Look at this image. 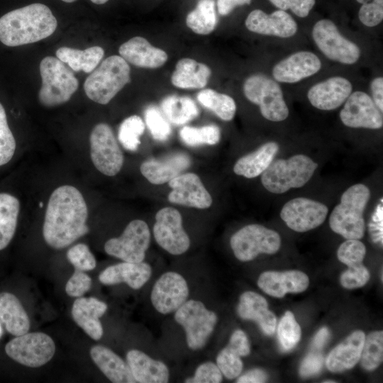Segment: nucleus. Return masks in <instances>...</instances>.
I'll return each instance as SVG.
<instances>
[{
  "instance_id": "nucleus-58",
  "label": "nucleus",
  "mask_w": 383,
  "mask_h": 383,
  "mask_svg": "<svg viewBox=\"0 0 383 383\" xmlns=\"http://www.w3.org/2000/svg\"><path fill=\"white\" fill-rule=\"evenodd\" d=\"M330 336L329 331L327 328H321L314 336L313 340V347L316 349L322 348L327 343Z\"/></svg>"
},
{
  "instance_id": "nucleus-9",
  "label": "nucleus",
  "mask_w": 383,
  "mask_h": 383,
  "mask_svg": "<svg viewBox=\"0 0 383 383\" xmlns=\"http://www.w3.org/2000/svg\"><path fill=\"white\" fill-rule=\"evenodd\" d=\"M230 245L238 260L248 262L262 253H276L281 245V238L277 232L262 225L250 224L233 234Z\"/></svg>"
},
{
  "instance_id": "nucleus-3",
  "label": "nucleus",
  "mask_w": 383,
  "mask_h": 383,
  "mask_svg": "<svg viewBox=\"0 0 383 383\" xmlns=\"http://www.w3.org/2000/svg\"><path fill=\"white\" fill-rule=\"evenodd\" d=\"M370 198V191L365 184L350 186L330 215L331 230L345 239H361L365 231L363 213Z\"/></svg>"
},
{
  "instance_id": "nucleus-30",
  "label": "nucleus",
  "mask_w": 383,
  "mask_h": 383,
  "mask_svg": "<svg viewBox=\"0 0 383 383\" xmlns=\"http://www.w3.org/2000/svg\"><path fill=\"white\" fill-rule=\"evenodd\" d=\"M365 335L355 331L328 354L326 365L332 372H343L353 367L360 360Z\"/></svg>"
},
{
  "instance_id": "nucleus-49",
  "label": "nucleus",
  "mask_w": 383,
  "mask_h": 383,
  "mask_svg": "<svg viewBox=\"0 0 383 383\" xmlns=\"http://www.w3.org/2000/svg\"><path fill=\"white\" fill-rule=\"evenodd\" d=\"M370 274L362 263L348 266L340 278L341 285L345 289H355L363 287L369 281Z\"/></svg>"
},
{
  "instance_id": "nucleus-44",
  "label": "nucleus",
  "mask_w": 383,
  "mask_h": 383,
  "mask_svg": "<svg viewBox=\"0 0 383 383\" xmlns=\"http://www.w3.org/2000/svg\"><path fill=\"white\" fill-rule=\"evenodd\" d=\"M146 126L150 131L152 138L158 141H165L171 135L170 124L162 116L160 111L155 106H149L145 113Z\"/></svg>"
},
{
  "instance_id": "nucleus-34",
  "label": "nucleus",
  "mask_w": 383,
  "mask_h": 383,
  "mask_svg": "<svg viewBox=\"0 0 383 383\" xmlns=\"http://www.w3.org/2000/svg\"><path fill=\"white\" fill-rule=\"evenodd\" d=\"M0 321L15 336L28 332L30 320L19 299L9 292L0 293Z\"/></svg>"
},
{
  "instance_id": "nucleus-18",
  "label": "nucleus",
  "mask_w": 383,
  "mask_h": 383,
  "mask_svg": "<svg viewBox=\"0 0 383 383\" xmlns=\"http://www.w3.org/2000/svg\"><path fill=\"white\" fill-rule=\"evenodd\" d=\"M171 192L170 202L199 209L209 208L212 197L202 183L200 177L192 172L182 173L168 182Z\"/></svg>"
},
{
  "instance_id": "nucleus-17",
  "label": "nucleus",
  "mask_w": 383,
  "mask_h": 383,
  "mask_svg": "<svg viewBox=\"0 0 383 383\" xmlns=\"http://www.w3.org/2000/svg\"><path fill=\"white\" fill-rule=\"evenodd\" d=\"M343 123L350 128L379 129L383 126L382 112L365 92L350 94L340 112Z\"/></svg>"
},
{
  "instance_id": "nucleus-48",
  "label": "nucleus",
  "mask_w": 383,
  "mask_h": 383,
  "mask_svg": "<svg viewBox=\"0 0 383 383\" xmlns=\"http://www.w3.org/2000/svg\"><path fill=\"white\" fill-rule=\"evenodd\" d=\"M223 375L216 362L206 361L199 364L192 376L187 377L186 383H220Z\"/></svg>"
},
{
  "instance_id": "nucleus-2",
  "label": "nucleus",
  "mask_w": 383,
  "mask_h": 383,
  "mask_svg": "<svg viewBox=\"0 0 383 383\" xmlns=\"http://www.w3.org/2000/svg\"><path fill=\"white\" fill-rule=\"evenodd\" d=\"M57 21L46 5L34 3L0 18V41L10 47L33 43L51 35Z\"/></svg>"
},
{
  "instance_id": "nucleus-51",
  "label": "nucleus",
  "mask_w": 383,
  "mask_h": 383,
  "mask_svg": "<svg viewBox=\"0 0 383 383\" xmlns=\"http://www.w3.org/2000/svg\"><path fill=\"white\" fill-rule=\"evenodd\" d=\"M91 285V279L84 271L75 270L65 285L67 294L72 297L82 296Z\"/></svg>"
},
{
  "instance_id": "nucleus-47",
  "label": "nucleus",
  "mask_w": 383,
  "mask_h": 383,
  "mask_svg": "<svg viewBox=\"0 0 383 383\" xmlns=\"http://www.w3.org/2000/svg\"><path fill=\"white\" fill-rule=\"evenodd\" d=\"M67 257L75 270L89 271L96 267V259L86 244L79 243L72 246L68 250Z\"/></svg>"
},
{
  "instance_id": "nucleus-27",
  "label": "nucleus",
  "mask_w": 383,
  "mask_h": 383,
  "mask_svg": "<svg viewBox=\"0 0 383 383\" xmlns=\"http://www.w3.org/2000/svg\"><path fill=\"white\" fill-rule=\"evenodd\" d=\"M107 304L95 297H78L73 303L72 316L75 323L93 340L101 338L104 330L100 321Z\"/></svg>"
},
{
  "instance_id": "nucleus-55",
  "label": "nucleus",
  "mask_w": 383,
  "mask_h": 383,
  "mask_svg": "<svg viewBox=\"0 0 383 383\" xmlns=\"http://www.w3.org/2000/svg\"><path fill=\"white\" fill-rule=\"evenodd\" d=\"M267 375L260 369H252L242 375H239L236 380L238 383H262L265 382Z\"/></svg>"
},
{
  "instance_id": "nucleus-14",
  "label": "nucleus",
  "mask_w": 383,
  "mask_h": 383,
  "mask_svg": "<svg viewBox=\"0 0 383 383\" xmlns=\"http://www.w3.org/2000/svg\"><path fill=\"white\" fill-rule=\"evenodd\" d=\"M152 233L157 244L172 255L185 253L191 245L182 215L173 207H165L157 212Z\"/></svg>"
},
{
  "instance_id": "nucleus-60",
  "label": "nucleus",
  "mask_w": 383,
  "mask_h": 383,
  "mask_svg": "<svg viewBox=\"0 0 383 383\" xmlns=\"http://www.w3.org/2000/svg\"><path fill=\"white\" fill-rule=\"evenodd\" d=\"M358 3L360 4H364V3H366V2H368V1H373V0H356ZM376 1H383V0H376Z\"/></svg>"
},
{
  "instance_id": "nucleus-45",
  "label": "nucleus",
  "mask_w": 383,
  "mask_h": 383,
  "mask_svg": "<svg viewBox=\"0 0 383 383\" xmlns=\"http://www.w3.org/2000/svg\"><path fill=\"white\" fill-rule=\"evenodd\" d=\"M15 150L16 140L9 127L4 108L0 103V166L11 160Z\"/></svg>"
},
{
  "instance_id": "nucleus-32",
  "label": "nucleus",
  "mask_w": 383,
  "mask_h": 383,
  "mask_svg": "<svg viewBox=\"0 0 383 383\" xmlns=\"http://www.w3.org/2000/svg\"><path fill=\"white\" fill-rule=\"evenodd\" d=\"M211 74V70L206 64L192 58H182L175 65L171 82L180 89H202L206 86Z\"/></svg>"
},
{
  "instance_id": "nucleus-1",
  "label": "nucleus",
  "mask_w": 383,
  "mask_h": 383,
  "mask_svg": "<svg viewBox=\"0 0 383 383\" xmlns=\"http://www.w3.org/2000/svg\"><path fill=\"white\" fill-rule=\"evenodd\" d=\"M88 209L74 187L62 185L51 194L45 211L43 235L55 249L65 248L89 232Z\"/></svg>"
},
{
  "instance_id": "nucleus-43",
  "label": "nucleus",
  "mask_w": 383,
  "mask_h": 383,
  "mask_svg": "<svg viewBox=\"0 0 383 383\" xmlns=\"http://www.w3.org/2000/svg\"><path fill=\"white\" fill-rule=\"evenodd\" d=\"M301 328L294 314L287 311L282 317L277 328V338L283 350L294 348L301 338Z\"/></svg>"
},
{
  "instance_id": "nucleus-26",
  "label": "nucleus",
  "mask_w": 383,
  "mask_h": 383,
  "mask_svg": "<svg viewBox=\"0 0 383 383\" xmlns=\"http://www.w3.org/2000/svg\"><path fill=\"white\" fill-rule=\"evenodd\" d=\"M250 353V345L246 333L236 329L231 334L227 345L218 353L216 363L223 375L228 379L238 377L242 372V357Z\"/></svg>"
},
{
  "instance_id": "nucleus-61",
  "label": "nucleus",
  "mask_w": 383,
  "mask_h": 383,
  "mask_svg": "<svg viewBox=\"0 0 383 383\" xmlns=\"http://www.w3.org/2000/svg\"><path fill=\"white\" fill-rule=\"evenodd\" d=\"M61 1H62L64 2H66V3H72V2H74V1H75L77 0H61Z\"/></svg>"
},
{
  "instance_id": "nucleus-59",
  "label": "nucleus",
  "mask_w": 383,
  "mask_h": 383,
  "mask_svg": "<svg viewBox=\"0 0 383 383\" xmlns=\"http://www.w3.org/2000/svg\"><path fill=\"white\" fill-rule=\"evenodd\" d=\"M92 3L98 5L104 4L106 3L109 0H90Z\"/></svg>"
},
{
  "instance_id": "nucleus-29",
  "label": "nucleus",
  "mask_w": 383,
  "mask_h": 383,
  "mask_svg": "<svg viewBox=\"0 0 383 383\" xmlns=\"http://www.w3.org/2000/svg\"><path fill=\"white\" fill-rule=\"evenodd\" d=\"M237 313L242 319L257 323L265 335H272L274 333L277 318L260 294L252 291L243 293L239 297Z\"/></svg>"
},
{
  "instance_id": "nucleus-57",
  "label": "nucleus",
  "mask_w": 383,
  "mask_h": 383,
  "mask_svg": "<svg viewBox=\"0 0 383 383\" xmlns=\"http://www.w3.org/2000/svg\"><path fill=\"white\" fill-rule=\"evenodd\" d=\"M251 0H217V9L220 15L229 14L236 6L250 4Z\"/></svg>"
},
{
  "instance_id": "nucleus-19",
  "label": "nucleus",
  "mask_w": 383,
  "mask_h": 383,
  "mask_svg": "<svg viewBox=\"0 0 383 383\" xmlns=\"http://www.w3.org/2000/svg\"><path fill=\"white\" fill-rule=\"evenodd\" d=\"M245 24L252 33L282 38L293 36L297 30L294 19L283 10L267 14L260 9H255L248 15Z\"/></svg>"
},
{
  "instance_id": "nucleus-62",
  "label": "nucleus",
  "mask_w": 383,
  "mask_h": 383,
  "mask_svg": "<svg viewBox=\"0 0 383 383\" xmlns=\"http://www.w3.org/2000/svg\"><path fill=\"white\" fill-rule=\"evenodd\" d=\"M323 382H324V383H331V382L334 383V382H335V381L328 380V381H323Z\"/></svg>"
},
{
  "instance_id": "nucleus-31",
  "label": "nucleus",
  "mask_w": 383,
  "mask_h": 383,
  "mask_svg": "<svg viewBox=\"0 0 383 383\" xmlns=\"http://www.w3.org/2000/svg\"><path fill=\"white\" fill-rule=\"evenodd\" d=\"M90 356L101 372L113 383H135L126 361L103 345L90 349Z\"/></svg>"
},
{
  "instance_id": "nucleus-8",
  "label": "nucleus",
  "mask_w": 383,
  "mask_h": 383,
  "mask_svg": "<svg viewBox=\"0 0 383 383\" xmlns=\"http://www.w3.org/2000/svg\"><path fill=\"white\" fill-rule=\"evenodd\" d=\"M243 90L247 99L259 106L265 118L278 122L288 117L289 109L276 81L265 74H253L245 79Z\"/></svg>"
},
{
  "instance_id": "nucleus-21",
  "label": "nucleus",
  "mask_w": 383,
  "mask_h": 383,
  "mask_svg": "<svg viewBox=\"0 0 383 383\" xmlns=\"http://www.w3.org/2000/svg\"><path fill=\"white\" fill-rule=\"evenodd\" d=\"M350 82L343 77H332L312 86L307 93L315 108L331 111L340 106L352 93Z\"/></svg>"
},
{
  "instance_id": "nucleus-42",
  "label": "nucleus",
  "mask_w": 383,
  "mask_h": 383,
  "mask_svg": "<svg viewBox=\"0 0 383 383\" xmlns=\"http://www.w3.org/2000/svg\"><path fill=\"white\" fill-rule=\"evenodd\" d=\"M145 128V124L140 116L133 115L127 117L119 126L118 140L126 150L135 151L140 144V138Z\"/></svg>"
},
{
  "instance_id": "nucleus-40",
  "label": "nucleus",
  "mask_w": 383,
  "mask_h": 383,
  "mask_svg": "<svg viewBox=\"0 0 383 383\" xmlns=\"http://www.w3.org/2000/svg\"><path fill=\"white\" fill-rule=\"evenodd\" d=\"M360 360L362 367L369 371L375 370L382 362V331H376L365 336Z\"/></svg>"
},
{
  "instance_id": "nucleus-20",
  "label": "nucleus",
  "mask_w": 383,
  "mask_h": 383,
  "mask_svg": "<svg viewBox=\"0 0 383 383\" xmlns=\"http://www.w3.org/2000/svg\"><path fill=\"white\" fill-rule=\"evenodd\" d=\"M321 62L316 55L299 51L279 61L272 69L274 79L283 83H296L317 73Z\"/></svg>"
},
{
  "instance_id": "nucleus-37",
  "label": "nucleus",
  "mask_w": 383,
  "mask_h": 383,
  "mask_svg": "<svg viewBox=\"0 0 383 383\" xmlns=\"http://www.w3.org/2000/svg\"><path fill=\"white\" fill-rule=\"evenodd\" d=\"M161 107L167 118L177 126L187 123L199 115L196 103L188 96H168L162 101Z\"/></svg>"
},
{
  "instance_id": "nucleus-16",
  "label": "nucleus",
  "mask_w": 383,
  "mask_h": 383,
  "mask_svg": "<svg viewBox=\"0 0 383 383\" xmlns=\"http://www.w3.org/2000/svg\"><path fill=\"white\" fill-rule=\"evenodd\" d=\"M328 213V209L324 204L305 197H297L283 206L280 217L289 228L302 233L321 225Z\"/></svg>"
},
{
  "instance_id": "nucleus-63",
  "label": "nucleus",
  "mask_w": 383,
  "mask_h": 383,
  "mask_svg": "<svg viewBox=\"0 0 383 383\" xmlns=\"http://www.w3.org/2000/svg\"><path fill=\"white\" fill-rule=\"evenodd\" d=\"M1 334H2V328L0 323V337L1 336Z\"/></svg>"
},
{
  "instance_id": "nucleus-39",
  "label": "nucleus",
  "mask_w": 383,
  "mask_h": 383,
  "mask_svg": "<svg viewBox=\"0 0 383 383\" xmlns=\"http://www.w3.org/2000/svg\"><path fill=\"white\" fill-rule=\"evenodd\" d=\"M196 99L203 106L213 111L223 121H231L235 116V102L227 94L212 89H204L198 93Z\"/></svg>"
},
{
  "instance_id": "nucleus-6",
  "label": "nucleus",
  "mask_w": 383,
  "mask_h": 383,
  "mask_svg": "<svg viewBox=\"0 0 383 383\" xmlns=\"http://www.w3.org/2000/svg\"><path fill=\"white\" fill-rule=\"evenodd\" d=\"M174 318L184 331L187 347L193 351L206 345L218 322L216 312L195 299H189L181 306L174 313Z\"/></svg>"
},
{
  "instance_id": "nucleus-13",
  "label": "nucleus",
  "mask_w": 383,
  "mask_h": 383,
  "mask_svg": "<svg viewBox=\"0 0 383 383\" xmlns=\"http://www.w3.org/2000/svg\"><path fill=\"white\" fill-rule=\"evenodd\" d=\"M90 155L95 167L102 174H117L123 165V155L111 128L100 123L92 129L90 137Z\"/></svg>"
},
{
  "instance_id": "nucleus-54",
  "label": "nucleus",
  "mask_w": 383,
  "mask_h": 383,
  "mask_svg": "<svg viewBox=\"0 0 383 383\" xmlns=\"http://www.w3.org/2000/svg\"><path fill=\"white\" fill-rule=\"evenodd\" d=\"M370 228L374 241L382 243V204L377 206L370 224Z\"/></svg>"
},
{
  "instance_id": "nucleus-36",
  "label": "nucleus",
  "mask_w": 383,
  "mask_h": 383,
  "mask_svg": "<svg viewBox=\"0 0 383 383\" xmlns=\"http://www.w3.org/2000/svg\"><path fill=\"white\" fill-rule=\"evenodd\" d=\"M19 211L20 203L16 197L0 193V250L9 244L14 235Z\"/></svg>"
},
{
  "instance_id": "nucleus-7",
  "label": "nucleus",
  "mask_w": 383,
  "mask_h": 383,
  "mask_svg": "<svg viewBox=\"0 0 383 383\" xmlns=\"http://www.w3.org/2000/svg\"><path fill=\"white\" fill-rule=\"evenodd\" d=\"M42 87L38 92L41 104L51 107L68 101L77 90V79L57 57L48 56L40 63Z\"/></svg>"
},
{
  "instance_id": "nucleus-24",
  "label": "nucleus",
  "mask_w": 383,
  "mask_h": 383,
  "mask_svg": "<svg viewBox=\"0 0 383 383\" xmlns=\"http://www.w3.org/2000/svg\"><path fill=\"white\" fill-rule=\"evenodd\" d=\"M191 165L189 156L184 152L172 153L161 159L151 158L140 167L143 176L153 184H162L182 174Z\"/></svg>"
},
{
  "instance_id": "nucleus-10",
  "label": "nucleus",
  "mask_w": 383,
  "mask_h": 383,
  "mask_svg": "<svg viewBox=\"0 0 383 383\" xmlns=\"http://www.w3.org/2000/svg\"><path fill=\"white\" fill-rule=\"evenodd\" d=\"M151 233L148 225L143 220L131 221L122 234L108 240L104 244L106 254L124 262L144 261L150 246Z\"/></svg>"
},
{
  "instance_id": "nucleus-50",
  "label": "nucleus",
  "mask_w": 383,
  "mask_h": 383,
  "mask_svg": "<svg viewBox=\"0 0 383 383\" xmlns=\"http://www.w3.org/2000/svg\"><path fill=\"white\" fill-rule=\"evenodd\" d=\"M358 17L362 24L374 27L379 24L383 19V1H370L362 4Z\"/></svg>"
},
{
  "instance_id": "nucleus-52",
  "label": "nucleus",
  "mask_w": 383,
  "mask_h": 383,
  "mask_svg": "<svg viewBox=\"0 0 383 383\" xmlns=\"http://www.w3.org/2000/svg\"><path fill=\"white\" fill-rule=\"evenodd\" d=\"M279 10L290 9L300 18L306 17L315 5L316 0H269Z\"/></svg>"
},
{
  "instance_id": "nucleus-46",
  "label": "nucleus",
  "mask_w": 383,
  "mask_h": 383,
  "mask_svg": "<svg viewBox=\"0 0 383 383\" xmlns=\"http://www.w3.org/2000/svg\"><path fill=\"white\" fill-rule=\"evenodd\" d=\"M366 253L363 243L357 239H347L338 248L337 256L348 267L362 263Z\"/></svg>"
},
{
  "instance_id": "nucleus-23",
  "label": "nucleus",
  "mask_w": 383,
  "mask_h": 383,
  "mask_svg": "<svg viewBox=\"0 0 383 383\" xmlns=\"http://www.w3.org/2000/svg\"><path fill=\"white\" fill-rule=\"evenodd\" d=\"M309 284L308 276L299 270L264 272L257 280L260 289L277 298L283 297L287 293L302 292L307 289Z\"/></svg>"
},
{
  "instance_id": "nucleus-38",
  "label": "nucleus",
  "mask_w": 383,
  "mask_h": 383,
  "mask_svg": "<svg viewBox=\"0 0 383 383\" xmlns=\"http://www.w3.org/2000/svg\"><path fill=\"white\" fill-rule=\"evenodd\" d=\"M217 18L214 0H199L196 8L186 17V24L194 33L208 35L216 26Z\"/></svg>"
},
{
  "instance_id": "nucleus-4",
  "label": "nucleus",
  "mask_w": 383,
  "mask_h": 383,
  "mask_svg": "<svg viewBox=\"0 0 383 383\" xmlns=\"http://www.w3.org/2000/svg\"><path fill=\"white\" fill-rule=\"evenodd\" d=\"M131 68L121 56L111 55L102 61L86 79L84 89L93 101L107 104L131 81Z\"/></svg>"
},
{
  "instance_id": "nucleus-35",
  "label": "nucleus",
  "mask_w": 383,
  "mask_h": 383,
  "mask_svg": "<svg viewBox=\"0 0 383 383\" xmlns=\"http://www.w3.org/2000/svg\"><path fill=\"white\" fill-rule=\"evenodd\" d=\"M57 57L67 63L75 72L91 73L99 64L104 55L101 47L93 46L85 50L61 47L56 50Z\"/></svg>"
},
{
  "instance_id": "nucleus-33",
  "label": "nucleus",
  "mask_w": 383,
  "mask_h": 383,
  "mask_svg": "<svg viewBox=\"0 0 383 383\" xmlns=\"http://www.w3.org/2000/svg\"><path fill=\"white\" fill-rule=\"evenodd\" d=\"M279 149L275 142H267L256 150L239 158L233 166V172L245 178L262 174L272 162Z\"/></svg>"
},
{
  "instance_id": "nucleus-25",
  "label": "nucleus",
  "mask_w": 383,
  "mask_h": 383,
  "mask_svg": "<svg viewBox=\"0 0 383 383\" xmlns=\"http://www.w3.org/2000/svg\"><path fill=\"white\" fill-rule=\"evenodd\" d=\"M118 52L127 62L142 68L160 67L168 59L165 50L152 45L141 36L133 37L123 43Z\"/></svg>"
},
{
  "instance_id": "nucleus-11",
  "label": "nucleus",
  "mask_w": 383,
  "mask_h": 383,
  "mask_svg": "<svg viewBox=\"0 0 383 383\" xmlns=\"http://www.w3.org/2000/svg\"><path fill=\"white\" fill-rule=\"evenodd\" d=\"M5 351L9 357L23 365L38 367L52 359L55 345L52 338L44 333L28 332L10 340Z\"/></svg>"
},
{
  "instance_id": "nucleus-12",
  "label": "nucleus",
  "mask_w": 383,
  "mask_h": 383,
  "mask_svg": "<svg viewBox=\"0 0 383 383\" xmlns=\"http://www.w3.org/2000/svg\"><path fill=\"white\" fill-rule=\"evenodd\" d=\"M312 38L321 52L333 61L353 65L360 57L359 47L343 36L329 19H321L314 24Z\"/></svg>"
},
{
  "instance_id": "nucleus-41",
  "label": "nucleus",
  "mask_w": 383,
  "mask_h": 383,
  "mask_svg": "<svg viewBox=\"0 0 383 383\" xmlns=\"http://www.w3.org/2000/svg\"><path fill=\"white\" fill-rule=\"evenodd\" d=\"M181 140L189 146L216 145L221 139V130L214 124L201 127L184 126L179 131Z\"/></svg>"
},
{
  "instance_id": "nucleus-28",
  "label": "nucleus",
  "mask_w": 383,
  "mask_h": 383,
  "mask_svg": "<svg viewBox=\"0 0 383 383\" xmlns=\"http://www.w3.org/2000/svg\"><path fill=\"white\" fill-rule=\"evenodd\" d=\"M126 359L135 382L167 383L170 381V372L167 365L145 352L131 349L127 352Z\"/></svg>"
},
{
  "instance_id": "nucleus-56",
  "label": "nucleus",
  "mask_w": 383,
  "mask_h": 383,
  "mask_svg": "<svg viewBox=\"0 0 383 383\" xmlns=\"http://www.w3.org/2000/svg\"><path fill=\"white\" fill-rule=\"evenodd\" d=\"M372 100L377 108L383 111V77L374 78L371 82Z\"/></svg>"
},
{
  "instance_id": "nucleus-15",
  "label": "nucleus",
  "mask_w": 383,
  "mask_h": 383,
  "mask_svg": "<svg viewBox=\"0 0 383 383\" xmlns=\"http://www.w3.org/2000/svg\"><path fill=\"white\" fill-rule=\"evenodd\" d=\"M187 280L176 271L162 273L150 292V301L156 311L162 315L174 313L189 298Z\"/></svg>"
},
{
  "instance_id": "nucleus-53",
  "label": "nucleus",
  "mask_w": 383,
  "mask_h": 383,
  "mask_svg": "<svg viewBox=\"0 0 383 383\" xmlns=\"http://www.w3.org/2000/svg\"><path fill=\"white\" fill-rule=\"evenodd\" d=\"M323 357L321 353H311L302 361L299 373L302 377H309L317 374L322 368Z\"/></svg>"
},
{
  "instance_id": "nucleus-5",
  "label": "nucleus",
  "mask_w": 383,
  "mask_h": 383,
  "mask_svg": "<svg viewBox=\"0 0 383 383\" xmlns=\"http://www.w3.org/2000/svg\"><path fill=\"white\" fill-rule=\"evenodd\" d=\"M318 164L309 156L298 154L272 162L262 174L263 187L273 194H282L305 185L312 177Z\"/></svg>"
},
{
  "instance_id": "nucleus-22",
  "label": "nucleus",
  "mask_w": 383,
  "mask_h": 383,
  "mask_svg": "<svg viewBox=\"0 0 383 383\" xmlns=\"http://www.w3.org/2000/svg\"><path fill=\"white\" fill-rule=\"evenodd\" d=\"M152 268L144 261L140 262H119L104 270L99 280L105 285L126 283L133 289L142 288L150 279Z\"/></svg>"
}]
</instances>
